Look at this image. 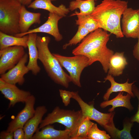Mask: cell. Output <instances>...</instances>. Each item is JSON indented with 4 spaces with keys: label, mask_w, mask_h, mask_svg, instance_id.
I'll return each mask as SVG.
<instances>
[{
    "label": "cell",
    "mask_w": 139,
    "mask_h": 139,
    "mask_svg": "<svg viewBox=\"0 0 139 139\" xmlns=\"http://www.w3.org/2000/svg\"><path fill=\"white\" fill-rule=\"evenodd\" d=\"M105 82L108 80L111 83V86L107 90L106 92L103 96V99L105 101L108 100L110 94L113 92H125L129 94L132 97L135 96L132 91V86L136 81L131 83L128 82V79L125 83H120L116 82L114 77L112 75L108 74L104 79Z\"/></svg>",
    "instance_id": "19"
},
{
    "label": "cell",
    "mask_w": 139,
    "mask_h": 139,
    "mask_svg": "<svg viewBox=\"0 0 139 139\" xmlns=\"http://www.w3.org/2000/svg\"><path fill=\"white\" fill-rule=\"evenodd\" d=\"M110 36L107 31L98 28L88 34L72 50V53L74 55H82L87 57L90 65L96 62H99L106 73L110 59L114 53L107 46Z\"/></svg>",
    "instance_id": "1"
},
{
    "label": "cell",
    "mask_w": 139,
    "mask_h": 139,
    "mask_svg": "<svg viewBox=\"0 0 139 139\" xmlns=\"http://www.w3.org/2000/svg\"><path fill=\"white\" fill-rule=\"evenodd\" d=\"M94 123L88 118H84L79 128L77 134L74 139H88V131Z\"/></svg>",
    "instance_id": "27"
},
{
    "label": "cell",
    "mask_w": 139,
    "mask_h": 139,
    "mask_svg": "<svg viewBox=\"0 0 139 139\" xmlns=\"http://www.w3.org/2000/svg\"><path fill=\"white\" fill-rule=\"evenodd\" d=\"M132 91L137 99L138 104L137 111L131 118L130 120L133 123L136 122L139 123V89L135 85L133 84L132 86Z\"/></svg>",
    "instance_id": "30"
},
{
    "label": "cell",
    "mask_w": 139,
    "mask_h": 139,
    "mask_svg": "<svg viewBox=\"0 0 139 139\" xmlns=\"http://www.w3.org/2000/svg\"><path fill=\"white\" fill-rule=\"evenodd\" d=\"M47 111V109L44 106H38L36 108L33 116L27 121L23 127L25 139H32L41 123L43 116Z\"/></svg>",
    "instance_id": "16"
},
{
    "label": "cell",
    "mask_w": 139,
    "mask_h": 139,
    "mask_svg": "<svg viewBox=\"0 0 139 139\" xmlns=\"http://www.w3.org/2000/svg\"><path fill=\"white\" fill-rule=\"evenodd\" d=\"M28 57L29 55L25 53L14 67L7 72L1 75L0 78L8 83L23 85L25 81L24 76L29 71L25 65Z\"/></svg>",
    "instance_id": "13"
},
{
    "label": "cell",
    "mask_w": 139,
    "mask_h": 139,
    "mask_svg": "<svg viewBox=\"0 0 139 139\" xmlns=\"http://www.w3.org/2000/svg\"><path fill=\"white\" fill-rule=\"evenodd\" d=\"M97 0H73L69 3L68 8L73 11L77 8L80 10V12L76 11L78 14L81 15H90L95 7V2Z\"/></svg>",
    "instance_id": "23"
},
{
    "label": "cell",
    "mask_w": 139,
    "mask_h": 139,
    "mask_svg": "<svg viewBox=\"0 0 139 139\" xmlns=\"http://www.w3.org/2000/svg\"><path fill=\"white\" fill-rule=\"evenodd\" d=\"M90 33L86 29L82 26L79 25L76 34L68 43L63 46V49H66L68 47L76 45L80 43Z\"/></svg>",
    "instance_id": "26"
},
{
    "label": "cell",
    "mask_w": 139,
    "mask_h": 139,
    "mask_svg": "<svg viewBox=\"0 0 139 139\" xmlns=\"http://www.w3.org/2000/svg\"><path fill=\"white\" fill-rule=\"evenodd\" d=\"M13 139H25V135L23 128H19L13 132Z\"/></svg>",
    "instance_id": "31"
},
{
    "label": "cell",
    "mask_w": 139,
    "mask_h": 139,
    "mask_svg": "<svg viewBox=\"0 0 139 139\" xmlns=\"http://www.w3.org/2000/svg\"><path fill=\"white\" fill-rule=\"evenodd\" d=\"M0 91L9 101V107L19 102L25 103L31 95L30 92L20 89L16 85L7 83L0 78Z\"/></svg>",
    "instance_id": "11"
},
{
    "label": "cell",
    "mask_w": 139,
    "mask_h": 139,
    "mask_svg": "<svg viewBox=\"0 0 139 139\" xmlns=\"http://www.w3.org/2000/svg\"><path fill=\"white\" fill-rule=\"evenodd\" d=\"M35 100V97L31 95L24 103L25 105L24 108L9 123L6 131L13 132L18 128H23L26 123L34 114Z\"/></svg>",
    "instance_id": "12"
},
{
    "label": "cell",
    "mask_w": 139,
    "mask_h": 139,
    "mask_svg": "<svg viewBox=\"0 0 139 139\" xmlns=\"http://www.w3.org/2000/svg\"><path fill=\"white\" fill-rule=\"evenodd\" d=\"M24 48L14 46L0 50V74L14 67L25 53Z\"/></svg>",
    "instance_id": "8"
},
{
    "label": "cell",
    "mask_w": 139,
    "mask_h": 139,
    "mask_svg": "<svg viewBox=\"0 0 139 139\" xmlns=\"http://www.w3.org/2000/svg\"><path fill=\"white\" fill-rule=\"evenodd\" d=\"M28 35L21 37L10 35L0 31V50L10 46H20L27 47Z\"/></svg>",
    "instance_id": "22"
},
{
    "label": "cell",
    "mask_w": 139,
    "mask_h": 139,
    "mask_svg": "<svg viewBox=\"0 0 139 139\" xmlns=\"http://www.w3.org/2000/svg\"><path fill=\"white\" fill-rule=\"evenodd\" d=\"M122 33L128 38L139 37V9L126 8L121 19Z\"/></svg>",
    "instance_id": "9"
},
{
    "label": "cell",
    "mask_w": 139,
    "mask_h": 139,
    "mask_svg": "<svg viewBox=\"0 0 139 139\" xmlns=\"http://www.w3.org/2000/svg\"><path fill=\"white\" fill-rule=\"evenodd\" d=\"M22 4L24 5L28 6L31 3L32 0H18Z\"/></svg>",
    "instance_id": "34"
},
{
    "label": "cell",
    "mask_w": 139,
    "mask_h": 139,
    "mask_svg": "<svg viewBox=\"0 0 139 139\" xmlns=\"http://www.w3.org/2000/svg\"><path fill=\"white\" fill-rule=\"evenodd\" d=\"M41 129L39 131L38 128L32 139H71L69 130L56 129L51 124Z\"/></svg>",
    "instance_id": "15"
},
{
    "label": "cell",
    "mask_w": 139,
    "mask_h": 139,
    "mask_svg": "<svg viewBox=\"0 0 139 139\" xmlns=\"http://www.w3.org/2000/svg\"><path fill=\"white\" fill-rule=\"evenodd\" d=\"M84 118L81 110L65 109L56 106L42 119L39 128L41 129L48 125L58 123L64 125L65 129L69 130L71 139H74Z\"/></svg>",
    "instance_id": "4"
},
{
    "label": "cell",
    "mask_w": 139,
    "mask_h": 139,
    "mask_svg": "<svg viewBox=\"0 0 139 139\" xmlns=\"http://www.w3.org/2000/svg\"><path fill=\"white\" fill-rule=\"evenodd\" d=\"M111 136L104 131L100 130L97 124L94 123L90 128L87 135L88 139H109Z\"/></svg>",
    "instance_id": "28"
},
{
    "label": "cell",
    "mask_w": 139,
    "mask_h": 139,
    "mask_svg": "<svg viewBox=\"0 0 139 139\" xmlns=\"http://www.w3.org/2000/svg\"><path fill=\"white\" fill-rule=\"evenodd\" d=\"M51 1H55L56 0H51Z\"/></svg>",
    "instance_id": "35"
},
{
    "label": "cell",
    "mask_w": 139,
    "mask_h": 139,
    "mask_svg": "<svg viewBox=\"0 0 139 139\" xmlns=\"http://www.w3.org/2000/svg\"><path fill=\"white\" fill-rule=\"evenodd\" d=\"M1 139H13V132L3 131L0 134Z\"/></svg>",
    "instance_id": "32"
},
{
    "label": "cell",
    "mask_w": 139,
    "mask_h": 139,
    "mask_svg": "<svg viewBox=\"0 0 139 139\" xmlns=\"http://www.w3.org/2000/svg\"><path fill=\"white\" fill-rule=\"evenodd\" d=\"M22 4L18 0H0V31L14 36L20 33V11Z\"/></svg>",
    "instance_id": "5"
},
{
    "label": "cell",
    "mask_w": 139,
    "mask_h": 139,
    "mask_svg": "<svg viewBox=\"0 0 139 139\" xmlns=\"http://www.w3.org/2000/svg\"><path fill=\"white\" fill-rule=\"evenodd\" d=\"M138 39V42L134 46L133 53L134 57L139 61V37Z\"/></svg>",
    "instance_id": "33"
},
{
    "label": "cell",
    "mask_w": 139,
    "mask_h": 139,
    "mask_svg": "<svg viewBox=\"0 0 139 139\" xmlns=\"http://www.w3.org/2000/svg\"><path fill=\"white\" fill-rule=\"evenodd\" d=\"M133 123L130 120L125 121L123 124V129L119 130L116 128L110 134L111 138L113 139H133L131 133V128Z\"/></svg>",
    "instance_id": "25"
},
{
    "label": "cell",
    "mask_w": 139,
    "mask_h": 139,
    "mask_svg": "<svg viewBox=\"0 0 139 139\" xmlns=\"http://www.w3.org/2000/svg\"><path fill=\"white\" fill-rule=\"evenodd\" d=\"M50 40L48 36H37L36 44L38 59L41 62L48 76L56 83L67 88L71 82L69 75L63 70L59 62L50 51L48 45Z\"/></svg>",
    "instance_id": "3"
},
{
    "label": "cell",
    "mask_w": 139,
    "mask_h": 139,
    "mask_svg": "<svg viewBox=\"0 0 139 139\" xmlns=\"http://www.w3.org/2000/svg\"><path fill=\"white\" fill-rule=\"evenodd\" d=\"M128 2L121 0H102L90 14L101 28L117 38L124 37L120 25L121 16L128 7Z\"/></svg>",
    "instance_id": "2"
},
{
    "label": "cell",
    "mask_w": 139,
    "mask_h": 139,
    "mask_svg": "<svg viewBox=\"0 0 139 139\" xmlns=\"http://www.w3.org/2000/svg\"><path fill=\"white\" fill-rule=\"evenodd\" d=\"M72 98L78 103L83 117H87L94 120L103 127L110 134L116 128L113 119L115 112L103 113L97 110L93 104H89L84 102L79 95L78 91H72Z\"/></svg>",
    "instance_id": "6"
},
{
    "label": "cell",
    "mask_w": 139,
    "mask_h": 139,
    "mask_svg": "<svg viewBox=\"0 0 139 139\" xmlns=\"http://www.w3.org/2000/svg\"><path fill=\"white\" fill-rule=\"evenodd\" d=\"M19 13V27L20 33L26 32L32 25L41 23V13L30 12L27 10L24 5H22Z\"/></svg>",
    "instance_id": "17"
},
{
    "label": "cell",
    "mask_w": 139,
    "mask_h": 139,
    "mask_svg": "<svg viewBox=\"0 0 139 139\" xmlns=\"http://www.w3.org/2000/svg\"><path fill=\"white\" fill-rule=\"evenodd\" d=\"M128 64L124 52H116L110 59L108 74L113 76H119Z\"/></svg>",
    "instance_id": "21"
},
{
    "label": "cell",
    "mask_w": 139,
    "mask_h": 139,
    "mask_svg": "<svg viewBox=\"0 0 139 139\" xmlns=\"http://www.w3.org/2000/svg\"><path fill=\"white\" fill-rule=\"evenodd\" d=\"M60 96L62 102L65 106H68L70 103L71 98L72 96V91L63 90H59Z\"/></svg>",
    "instance_id": "29"
},
{
    "label": "cell",
    "mask_w": 139,
    "mask_h": 139,
    "mask_svg": "<svg viewBox=\"0 0 139 139\" xmlns=\"http://www.w3.org/2000/svg\"><path fill=\"white\" fill-rule=\"evenodd\" d=\"M37 33L28 34L27 44L29 51V60L27 67L29 71L36 75L40 71L41 68L37 63L38 59V52L36 44L37 35Z\"/></svg>",
    "instance_id": "14"
},
{
    "label": "cell",
    "mask_w": 139,
    "mask_h": 139,
    "mask_svg": "<svg viewBox=\"0 0 139 139\" xmlns=\"http://www.w3.org/2000/svg\"><path fill=\"white\" fill-rule=\"evenodd\" d=\"M123 93V92H119L117 96L112 99L105 101L101 103L100 107L103 108L108 106H112V107L108 110L110 112L114 111L115 108L119 107H125L130 111L133 110L134 108L130 102L131 96L127 93L126 95H124Z\"/></svg>",
    "instance_id": "20"
},
{
    "label": "cell",
    "mask_w": 139,
    "mask_h": 139,
    "mask_svg": "<svg viewBox=\"0 0 139 139\" xmlns=\"http://www.w3.org/2000/svg\"><path fill=\"white\" fill-rule=\"evenodd\" d=\"M53 54L62 66L64 67L69 73L71 82L77 86L81 87V75L84 69L90 66L89 59L82 55L68 57L58 54Z\"/></svg>",
    "instance_id": "7"
},
{
    "label": "cell",
    "mask_w": 139,
    "mask_h": 139,
    "mask_svg": "<svg viewBox=\"0 0 139 139\" xmlns=\"http://www.w3.org/2000/svg\"><path fill=\"white\" fill-rule=\"evenodd\" d=\"M48 15L47 20L40 26L33 29L29 30L26 32L19 33L14 36L21 37L30 33H44L52 36L57 41H61L63 39V36L59 32L58 27V23L59 20L63 17L55 13H49Z\"/></svg>",
    "instance_id": "10"
},
{
    "label": "cell",
    "mask_w": 139,
    "mask_h": 139,
    "mask_svg": "<svg viewBox=\"0 0 139 139\" xmlns=\"http://www.w3.org/2000/svg\"><path fill=\"white\" fill-rule=\"evenodd\" d=\"M77 15V19L76 20V24L82 26L90 32L98 28L99 26L97 22L90 15H81L78 14L76 12L71 15V16Z\"/></svg>",
    "instance_id": "24"
},
{
    "label": "cell",
    "mask_w": 139,
    "mask_h": 139,
    "mask_svg": "<svg viewBox=\"0 0 139 139\" xmlns=\"http://www.w3.org/2000/svg\"><path fill=\"white\" fill-rule=\"evenodd\" d=\"M51 1V0H35L28 6V7L46 10L49 13H55L63 17L66 16L70 12L68 8L64 5L61 4L57 7L52 3Z\"/></svg>",
    "instance_id": "18"
}]
</instances>
